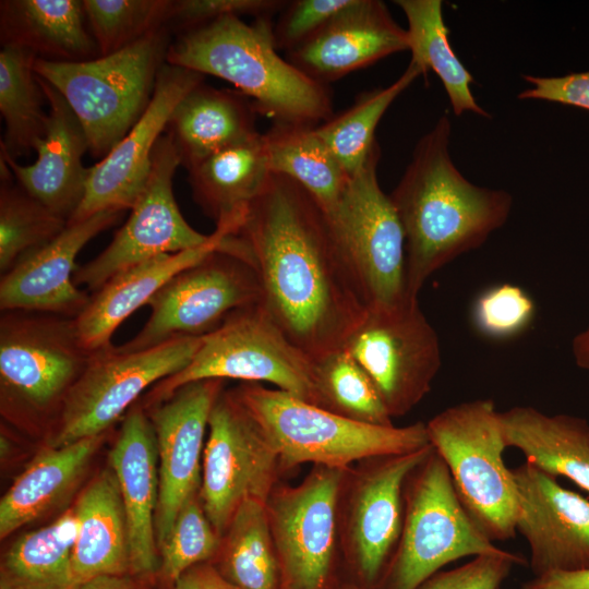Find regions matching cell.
<instances>
[{
	"label": "cell",
	"instance_id": "cell-34",
	"mask_svg": "<svg viewBox=\"0 0 589 589\" xmlns=\"http://www.w3.org/2000/svg\"><path fill=\"white\" fill-rule=\"evenodd\" d=\"M408 22V43L411 60L426 75L431 69L440 77L448 96L453 112L460 116L473 112L484 118L490 113L476 100L471 73L454 52L449 29L443 17L441 0H395Z\"/></svg>",
	"mask_w": 589,
	"mask_h": 589
},
{
	"label": "cell",
	"instance_id": "cell-4",
	"mask_svg": "<svg viewBox=\"0 0 589 589\" xmlns=\"http://www.w3.org/2000/svg\"><path fill=\"white\" fill-rule=\"evenodd\" d=\"M231 392L275 445L284 473L308 462L347 468L431 445L421 421L405 426L362 423L260 383H241Z\"/></svg>",
	"mask_w": 589,
	"mask_h": 589
},
{
	"label": "cell",
	"instance_id": "cell-10",
	"mask_svg": "<svg viewBox=\"0 0 589 589\" xmlns=\"http://www.w3.org/2000/svg\"><path fill=\"white\" fill-rule=\"evenodd\" d=\"M432 445L360 460L345 470L338 521L342 563L360 589H378L396 552L405 517V488Z\"/></svg>",
	"mask_w": 589,
	"mask_h": 589
},
{
	"label": "cell",
	"instance_id": "cell-42",
	"mask_svg": "<svg viewBox=\"0 0 589 589\" xmlns=\"http://www.w3.org/2000/svg\"><path fill=\"white\" fill-rule=\"evenodd\" d=\"M534 312V302L522 288L501 284L478 297L472 317L481 334L491 338H508L525 330L532 322Z\"/></svg>",
	"mask_w": 589,
	"mask_h": 589
},
{
	"label": "cell",
	"instance_id": "cell-52",
	"mask_svg": "<svg viewBox=\"0 0 589 589\" xmlns=\"http://www.w3.org/2000/svg\"><path fill=\"white\" fill-rule=\"evenodd\" d=\"M501 589V588H500Z\"/></svg>",
	"mask_w": 589,
	"mask_h": 589
},
{
	"label": "cell",
	"instance_id": "cell-21",
	"mask_svg": "<svg viewBox=\"0 0 589 589\" xmlns=\"http://www.w3.org/2000/svg\"><path fill=\"white\" fill-rule=\"evenodd\" d=\"M123 211L105 209L68 223L49 243L1 275L0 310H25L77 317L91 296L74 284L75 260L97 235L113 226Z\"/></svg>",
	"mask_w": 589,
	"mask_h": 589
},
{
	"label": "cell",
	"instance_id": "cell-28",
	"mask_svg": "<svg viewBox=\"0 0 589 589\" xmlns=\"http://www.w3.org/2000/svg\"><path fill=\"white\" fill-rule=\"evenodd\" d=\"M73 508L77 525L73 575L77 586L101 575L131 574L127 519L111 468L88 483Z\"/></svg>",
	"mask_w": 589,
	"mask_h": 589
},
{
	"label": "cell",
	"instance_id": "cell-12",
	"mask_svg": "<svg viewBox=\"0 0 589 589\" xmlns=\"http://www.w3.org/2000/svg\"><path fill=\"white\" fill-rule=\"evenodd\" d=\"M230 236L221 248L179 272L149 299L147 322L133 338L117 347L119 351L203 337L217 329L231 313L262 303L256 272L235 249Z\"/></svg>",
	"mask_w": 589,
	"mask_h": 589
},
{
	"label": "cell",
	"instance_id": "cell-3",
	"mask_svg": "<svg viewBox=\"0 0 589 589\" xmlns=\"http://www.w3.org/2000/svg\"><path fill=\"white\" fill-rule=\"evenodd\" d=\"M166 62L231 83L274 123L318 125L333 117L332 92L281 58L272 19L228 15L171 41Z\"/></svg>",
	"mask_w": 589,
	"mask_h": 589
},
{
	"label": "cell",
	"instance_id": "cell-13",
	"mask_svg": "<svg viewBox=\"0 0 589 589\" xmlns=\"http://www.w3.org/2000/svg\"><path fill=\"white\" fill-rule=\"evenodd\" d=\"M347 468L314 465L297 485L279 481L266 500L280 589H339L338 500Z\"/></svg>",
	"mask_w": 589,
	"mask_h": 589
},
{
	"label": "cell",
	"instance_id": "cell-31",
	"mask_svg": "<svg viewBox=\"0 0 589 589\" xmlns=\"http://www.w3.org/2000/svg\"><path fill=\"white\" fill-rule=\"evenodd\" d=\"M187 170L195 203L216 224L244 214L272 173L261 133L220 149Z\"/></svg>",
	"mask_w": 589,
	"mask_h": 589
},
{
	"label": "cell",
	"instance_id": "cell-25",
	"mask_svg": "<svg viewBox=\"0 0 589 589\" xmlns=\"http://www.w3.org/2000/svg\"><path fill=\"white\" fill-rule=\"evenodd\" d=\"M244 216L216 224L208 240L193 249L163 254L132 266L108 280L91 296L83 312L75 317L80 339L91 351L110 347L116 329L175 275L221 248L240 227Z\"/></svg>",
	"mask_w": 589,
	"mask_h": 589
},
{
	"label": "cell",
	"instance_id": "cell-36",
	"mask_svg": "<svg viewBox=\"0 0 589 589\" xmlns=\"http://www.w3.org/2000/svg\"><path fill=\"white\" fill-rule=\"evenodd\" d=\"M36 56L15 47L1 46L0 50V112L4 121L1 149L16 160L35 151L44 137L48 112L46 101L34 70Z\"/></svg>",
	"mask_w": 589,
	"mask_h": 589
},
{
	"label": "cell",
	"instance_id": "cell-17",
	"mask_svg": "<svg viewBox=\"0 0 589 589\" xmlns=\"http://www.w3.org/2000/svg\"><path fill=\"white\" fill-rule=\"evenodd\" d=\"M179 165L177 148L166 133L155 146L148 179L127 223L101 253L76 267L73 280L77 287L96 292L132 266L163 254L196 248L208 240L209 235L189 225L176 202L172 181Z\"/></svg>",
	"mask_w": 589,
	"mask_h": 589
},
{
	"label": "cell",
	"instance_id": "cell-16",
	"mask_svg": "<svg viewBox=\"0 0 589 589\" xmlns=\"http://www.w3.org/2000/svg\"><path fill=\"white\" fill-rule=\"evenodd\" d=\"M284 474L273 442L236 398L223 390L208 419L200 497L216 531L223 536L247 498L266 503Z\"/></svg>",
	"mask_w": 589,
	"mask_h": 589
},
{
	"label": "cell",
	"instance_id": "cell-39",
	"mask_svg": "<svg viewBox=\"0 0 589 589\" xmlns=\"http://www.w3.org/2000/svg\"><path fill=\"white\" fill-rule=\"evenodd\" d=\"M68 225L21 185L2 181L0 189V273L53 240Z\"/></svg>",
	"mask_w": 589,
	"mask_h": 589
},
{
	"label": "cell",
	"instance_id": "cell-23",
	"mask_svg": "<svg viewBox=\"0 0 589 589\" xmlns=\"http://www.w3.org/2000/svg\"><path fill=\"white\" fill-rule=\"evenodd\" d=\"M109 465L124 508L131 574L155 580L159 567L155 532L158 450L154 426L142 405L128 410L109 453Z\"/></svg>",
	"mask_w": 589,
	"mask_h": 589
},
{
	"label": "cell",
	"instance_id": "cell-9",
	"mask_svg": "<svg viewBox=\"0 0 589 589\" xmlns=\"http://www.w3.org/2000/svg\"><path fill=\"white\" fill-rule=\"evenodd\" d=\"M498 549L462 505L432 447L407 480L400 539L378 589H418L443 566Z\"/></svg>",
	"mask_w": 589,
	"mask_h": 589
},
{
	"label": "cell",
	"instance_id": "cell-47",
	"mask_svg": "<svg viewBox=\"0 0 589 589\" xmlns=\"http://www.w3.org/2000/svg\"><path fill=\"white\" fill-rule=\"evenodd\" d=\"M171 589H239L229 582L212 562L196 564L187 569Z\"/></svg>",
	"mask_w": 589,
	"mask_h": 589
},
{
	"label": "cell",
	"instance_id": "cell-6",
	"mask_svg": "<svg viewBox=\"0 0 589 589\" xmlns=\"http://www.w3.org/2000/svg\"><path fill=\"white\" fill-rule=\"evenodd\" d=\"M170 34L163 27L120 51L88 61L36 58V74L65 99L82 123L95 158H104L145 111L166 63Z\"/></svg>",
	"mask_w": 589,
	"mask_h": 589
},
{
	"label": "cell",
	"instance_id": "cell-14",
	"mask_svg": "<svg viewBox=\"0 0 589 589\" xmlns=\"http://www.w3.org/2000/svg\"><path fill=\"white\" fill-rule=\"evenodd\" d=\"M201 341L184 337L132 352L113 345L95 351L69 392L48 445L105 434L147 388L184 369Z\"/></svg>",
	"mask_w": 589,
	"mask_h": 589
},
{
	"label": "cell",
	"instance_id": "cell-44",
	"mask_svg": "<svg viewBox=\"0 0 589 589\" xmlns=\"http://www.w3.org/2000/svg\"><path fill=\"white\" fill-rule=\"evenodd\" d=\"M522 563L521 556L498 549L476 555L459 567L437 572L418 589H500L513 567Z\"/></svg>",
	"mask_w": 589,
	"mask_h": 589
},
{
	"label": "cell",
	"instance_id": "cell-45",
	"mask_svg": "<svg viewBox=\"0 0 589 589\" xmlns=\"http://www.w3.org/2000/svg\"><path fill=\"white\" fill-rule=\"evenodd\" d=\"M353 0H293L287 1L273 23V38L277 50L286 53L299 47L323 27L335 14Z\"/></svg>",
	"mask_w": 589,
	"mask_h": 589
},
{
	"label": "cell",
	"instance_id": "cell-20",
	"mask_svg": "<svg viewBox=\"0 0 589 589\" xmlns=\"http://www.w3.org/2000/svg\"><path fill=\"white\" fill-rule=\"evenodd\" d=\"M512 470L518 491L516 530L529 545L534 577L589 569V498L527 461Z\"/></svg>",
	"mask_w": 589,
	"mask_h": 589
},
{
	"label": "cell",
	"instance_id": "cell-32",
	"mask_svg": "<svg viewBox=\"0 0 589 589\" xmlns=\"http://www.w3.org/2000/svg\"><path fill=\"white\" fill-rule=\"evenodd\" d=\"M74 508L19 537L0 565V589H77L73 575Z\"/></svg>",
	"mask_w": 589,
	"mask_h": 589
},
{
	"label": "cell",
	"instance_id": "cell-8",
	"mask_svg": "<svg viewBox=\"0 0 589 589\" xmlns=\"http://www.w3.org/2000/svg\"><path fill=\"white\" fill-rule=\"evenodd\" d=\"M227 378L271 383L317 406L314 361L284 334L261 303L231 313L203 336L190 363L155 384L142 406L159 404L191 382Z\"/></svg>",
	"mask_w": 589,
	"mask_h": 589
},
{
	"label": "cell",
	"instance_id": "cell-18",
	"mask_svg": "<svg viewBox=\"0 0 589 589\" xmlns=\"http://www.w3.org/2000/svg\"><path fill=\"white\" fill-rule=\"evenodd\" d=\"M223 380H201L176 389L144 408L154 426L158 450L157 546L166 540L183 504L200 492L205 433Z\"/></svg>",
	"mask_w": 589,
	"mask_h": 589
},
{
	"label": "cell",
	"instance_id": "cell-24",
	"mask_svg": "<svg viewBox=\"0 0 589 589\" xmlns=\"http://www.w3.org/2000/svg\"><path fill=\"white\" fill-rule=\"evenodd\" d=\"M37 79L48 106L46 131L35 146L37 158L23 166L2 149L0 157L19 185L69 221L86 191L89 168L84 167L82 159L88 151V140L62 95L40 76Z\"/></svg>",
	"mask_w": 589,
	"mask_h": 589
},
{
	"label": "cell",
	"instance_id": "cell-43",
	"mask_svg": "<svg viewBox=\"0 0 589 589\" xmlns=\"http://www.w3.org/2000/svg\"><path fill=\"white\" fill-rule=\"evenodd\" d=\"M286 3L284 0H171L166 27L180 35L228 15L272 19Z\"/></svg>",
	"mask_w": 589,
	"mask_h": 589
},
{
	"label": "cell",
	"instance_id": "cell-46",
	"mask_svg": "<svg viewBox=\"0 0 589 589\" xmlns=\"http://www.w3.org/2000/svg\"><path fill=\"white\" fill-rule=\"evenodd\" d=\"M531 87L518 94L519 99L545 100L589 110V71L563 76L524 74Z\"/></svg>",
	"mask_w": 589,
	"mask_h": 589
},
{
	"label": "cell",
	"instance_id": "cell-50",
	"mask_svg": "<svg viewBox=\"0 0 589 589\" xmlns=\"http://www.w3.org/2000/svg\"><path fill=\"white\" fill-rule=\"evenodd\" d=\"M572 353L578 368L589 370V326L574 337Z\"/></svg>",
	"mask_w": 589,
	"mask_h": 589
},
{
	"label": "cell",
	"instance_id": "cell-35",
	"mask_svg": "<svg viewBox=\"0 0 589 589\" xmlns=\"http://www.w3.org/2000/svg\"><path fill=\"white\" fill-rule=\"evenodd\" d=\"M212 563L239 589H280V565L264 502L247 498L240 504Z\"/></svg>",
	"mask_w": 589,
	"mask_h": 589
},
{
	"label": "cell",
	"instance_id": "cell-33",
	"mask_svg": "<svg viewBox=\"0 0 589 589\" xmlns=\"http://www.w3.org/2000/svg\"><path fill=\"white\" fill-rule=\"evenodd\" d=\"M263 137L271 172L296 181L329 212L350 177L317 135L315 127L273 123Z\"/></svg>",
	"mask_w": 589,
	"mask_h": 589
},
{
	"label": "cell",
	"instance_id": "cell-15",
	"mask_svg": "<svg viewBox=\"0 0 589 589\" xmlns=\"http://www.w3.org/2000/svg\"><path fill=\"white\" fill-rule=\"evenodd\" d=\"M344 348L369 375L392 419L425 397L442 364L438 336L418 299L369 309Z\"/></svg>",
	"mask_w": 589,
	"mask_h": 589
},
{
	"label": "cell",
	"instance_id": "cell-27",
	"mask_svg": "<svg viewBox=\"0 0 589 589\" xmlns=\"http://www.w3.org/2000/svg\"><path fill=\"white\" fill-rule=\"evenodd\" d=\"M80 0H2L1 46L26 49L53 62H82L99 57L85 25Z\"/></svg>",
	"mask_w": 589,
	"mask_h": 589
},
{
	"label": "cell",
	"instance_id": "cell-22",
	"mask_svg": "<svg viewBox=\"0 0 589 589\" xmlns=\"http://www.w3.org/2000/svg\"><path fill=\"white\" fill-rule=\"evenodd\" d=\"M409 50L408 33L380 0H353L287 60L310 79L328 85L390 55Z\"/></svg>",
	"mask_w": 589,
	"mask_h": 589
},
{
	"label": "cell",
	"instance_id": "cell-40",
	"mask_svg": "<svg viewBox=\"0 0 589 589\" xmlns=\"http://www.w3.org/2000/svg\"><path fill=\"white\" fill-rule=\"evenodd\" d=\"M171 0H83L99 57L120 51L166 27Z\"/></svg>",
	"mask_w": 589,
	"mask_h": 589
},
{
	"label": "cell",
	"instance_id": "cell-5",
	"mask_svg": "<svg viewBox=\"0 0 589 589\" xmlns=\"http://www.w3.org/2000/svg\"><path fill=\"white\" fill-rule=\"evenodd\" d=\"M95 351L82 344L75 318L25 311H1V409L29 429L53 430L65 398Z\"/></svg>",
	"mask_w": 589,
	"mask_h": 589
},
{
	"label": "cell",
	"instance_id": "cell-2",
	"mask_svg": "<svg viewBox=\"0 0 589 589\" xmlns=\"http://www.w3.org/2000/svg\"><path fill=\"white\" fill-rule=\"evenodd\" d=\"M452 124L441 116L423 134L389 197L405 235L407 296L457 256L481 247L507 221L513 196L470 182L449 155Z\"/></svg>",
	"mask_w": 589,
	"mask_h": 589
},
{
	"label": "cell",
	"instance_id": "cell-49",
	"mask_svg": "<svg viewBox=\"0 0 589 589\" xmlns=\"http://www.w3.org/2000/svg\"><path fill=\"white\" fill-rule=\"evenodd\" d=\"M155 580L133 574L101 575L92 578L77 589H154Z\"/></svg>",
	"mask_w": 589,
	"mask_h": 589
},
{
	"label": "cell",
	"instance_id": "cell-37",
	"mask_svg": "<svg viewBox=\"0 0 589 589\" xmlns=\"http://www.w3.org/2000/svg\"><path fill=\"white\" fill-rule=\"evenodd\" d=\"M420 75L425 76L423 70L410 61L395 82L359 94L349 108L315 127L349 177L364 165L377 143L375 130L388 107Z\"/></svg>",
	"mask_w": 589,
	"mask_h": 589
},
{
	"label": "cell",
	"instance_id": "cell-7",
	"mask_svg": "<svg viewBox=\"0 0 589 589\" xmlns=\"http://www.w3.org/2000/svg\"><path fill=\"white\" fill-rule=\"evenodd\" d=\"M425 425L430 444L444 460L474 522L492 541L515 537L518 491L503 458L507 444L493 400L448 407Z\"/></svg>",
	"mask_w": 589,
	"mask_h": 589
},
{
	"label": "cell",
	"instance_id": "cell-38",
	"mask_svg": "<svg viewBox=\"0 0 589 589\" xmlns=\"http://www.w3.org/2000/svg\"><path fill=\"white\" fill-rule=\"evenodd\" d=\"M314 381L317 407L362 423L394 425L375 385L345 348L314 361Z\"/></svg>",
	"mask_w": 589,
	"mask_h": 589
},
{
	"label": "cell",
	"instance_id": "cell-48",
	"mask_svg": "<svg viewBox=\"0 0 589 589\" xmlns=\"http://www.w3.org/2000/svg\"><path fill=\"white\" fill-rule=\"evenodd\" d=\"M520 589H589V569L544 574L522 584Z\"/></svg>",
	"mask_w": 589,
	"mask_h": 589
},
{
	"label": "cell",
	"instance_id": "cell-19",
	"mask_svg": "<svg viewBox=\"0 0 589 589\" xmlns=\"http://www.w3.org/2000/svg\"><path fill=\"white\" fill-rule=\"evenodd\" d=\"M205 75L165 63L158 72L148 106L117 145L89 168L85 195L68 223L105 209H131L152 167L153 153L181 99L204 82Z\"/></svg>",
	"mask_w": 589,
	"mask_h": 589
},
{
	"label": "cell",
	"instance_id": "cell-26",
	"mask_svg": "<svg viewBox=\"0 0 589 589\" xmlns=\"http://www.w3.org/2000/svg\"><path fill=\"white\" fill-rule=\"evenodd\" d=\"M256 110L239 92L201 83L176 106L167 134L189 169L207 156L259 134Z\"/></svg>",
	"mask_w": 589,
	"mask_h": 589
},
{
	"label": "cell",
	"instance_id": "cell-41",
	"mask_svg": "<svg viewBox=\"0 0 589 589\" xmlns=\"http://www.w3.org/2000/svg\"><path fill=\"white\" fill-rule=\"evenodd\" d=\"M221 536L208 519L200 492L181 507L166 540L158 548L159 567L156 579L164 589L190 567L212 562L219 549Z\"/></svg>",
	"mask_w": 589,
	"mask_h": 589
},
{
	"label": "cell",
	"instance_id": "cell-1",
	"mask_svg": "<svg viewBox=\"0 0 589 589\" xmlns=\"http://www.w3.org/2000/svg\"><path fill=\"white\" fill-rule=\"evenodd\" d=\"M235 238L284 334L313 361L342 349L369 309L320 203L271 173Z\"/></svg>",
	"mask_w": 589,
	"mask_h": 589
},
{
	"label": "cell",
	"instance_id": "cell-51",
	"mask_svg": "<svg viewBox=\"0 0 589 589\" xmlns=\"http://www.w3.org/2000/svg\"><path fill=\"white\" fill-rule=\"evenodd\" d=\"M339 589H360V588L353 582H345L340 585Z\"/></svg>",
	"mask_w": 589,
	"mask_h": 589
},
{
	"label": "cell",
	"instance_id": "cell-11",
	"mask_svg": "<svg viewBox=\"0 0 589 589\" xmlns=\"http://www.w3.org/2000/svg\"><path fill=\"white\" fill-rule=\"evenodd\" d=\"M376 143L349 178L338 202L325 212L368 309H389L407 299L405 235L389 195L380 187Z\"/></svg>",
	"mask_w": 589,
	"mask_h": 589
},
{
	"label": "cell",
	"instance_id": "cell-30",
	"mask_svg": "<svg viewBox=\"0 0 589 589\" xmlns=\"http://www.w3.org/2000/svg\"><path fill=\"white\" fill-rule=\"evenodd\" d=\"M104 434L63 446L44 447L0 501V538L38 519L74 488Z\"/></svg>",
	"mask_w": 589,
	"mask_h": 589
},
{
	"label": "cell",
	"instance_id": "cell-29",
	"mask_svg": "<svg viewBox=\"0 0 589 589\" xmlns=\"http://www.w3.org/2000/svg\"><path fill=\"white\" fill-rule=\"evenodd\" d=\"M507 447L554 477H565L589 493V423L570 414H546L531 406L501 412Z\"/></svg>",
	"mask_w": 589,
	"mask_h": 589
}]
</instances>
